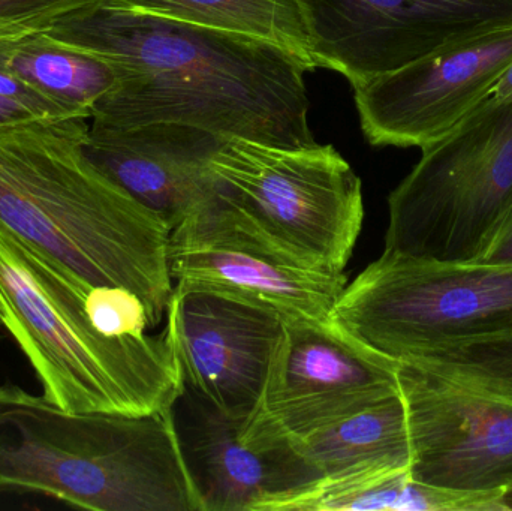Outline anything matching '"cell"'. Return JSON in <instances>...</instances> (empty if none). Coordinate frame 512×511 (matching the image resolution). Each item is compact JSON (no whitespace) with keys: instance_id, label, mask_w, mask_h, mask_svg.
I'll return each instance as SVG.
<instances>
[{"instance_id":"obj_13","label":"cell","mask_w":512,"mask_h":511,"mask_svg":"<svg viewBox=\"0 0 512 511\" xmlns=\"http://www.w3.org/2000/svg\"><path fill=\"white\" fill-rule=\"evenodd\" d=\"M177 437L203 511H273L322 474L270 423L222 413L180 386Z\"/></svg>"},{"instance_id":"obj_12","label":"cell","mask_w":512,"mask_h":511,"mask_svg":"<svg viewBox=\"0 0 512 511\" xmlns=\"http://www.w3.org/2000/svg\"><path fill=\"white\" fill-rule=\"evenodd\" d=\"M397 395V360L364 347L330 320L283 318L254 416L297 438Z\"/></svg>"},{"instance_id":"obj_10","label":"cell","mask_w":512,"mask_h":511,"mask_svg":"<svg viewBox=\"0 0 512 511\" xmlns=\"http://www.w3.org/2000/svg\"><path fill=\"white\" fill-rule=\"evenodd\" d=\"M165 317L180 386L228 416H251L282 335V315L230 291L174 282Z\"/></svg>"},{"instance_id":"obj_23","label":"cell","mask_w":512,"mask_h":511,"mask_svg":"<svg viewBox=\"0 0 512 511\" xmlns=\"http://www.w3.org/2000/svg\"><path fill=\"white\" fill-rule=\"evenodd\" d=\"M35 120L45 119L36 116L29 107L21 104L17 99L0 95V131L14 128V126L24 125V123L35 122Z\"/></svg>"},{"instance_id":"obj_21","label":"cell","mask_w":512,"mask_h":511,"mask_svg":"<svg viewBox=\"0 0 512 511\" xmlns=\"http://www.w3.org/2000/svg\"><path fill=\"white\" fill-rule=\"evenodd\" d=\"M90 0H0V36L45 30L60 15Z\"/></svg>"},{"instance_id":"obj_22","label":"cell","mask_w":512,"mask_h":511,"mask_svg":"<svg viewBox=\"0 0 512 511\" xmlns=\"http://www.w3.org/2000/svg\"><path fill=\"white\" fill-rule=\"evenodd\" d=\"M472 263L489 266H512V206L493 227Z\"/></svg>"},{"instance_id":"obj_20","label":"cell","mask_w":512,"mask_h":511,"mask_svg":"<svg viewBox=\"0 0 512 511\" xmlns=\"http://www.w3.org/2000/svg\"><path fill=\"white\" fill-rule=\"evenodd\" d=\"M87 317L108 338L147 335L152 327L143 300L122 287H92L84 299Z\"/></svg>"},{"instance_id":"obj_2","label":"cell","mask_w":512,"mask_h":511,"mask_svg":"<svg viewBox=\"0 0 512 511\" xmlns=\"http://www.w3.org/2000/svg\"><path fill=\"white\" fill-rule=\"evenodd\" d=\"M86 119L0 131V222L87 287L137 294L152 327L173 296L171 230L83 153Z\"/></svg>"},{"instance_id":"obj_14","label":"cell","mask_w":512,"mask_h":511,"mask_svg":"<svg viewBox=\"0 0 512 511\" xmlns=\"http://www.w3.org/2000/svg\"><path fill=\"white\" fill-rule=\"evenodd\" d=\"M174 282H195L276 309L283 318L328 321L348 279L307 269L240 227L221 201L174 228Z\"/></svg>"},{"instance_id":"obj_1","label":"cell","mask_w":512,"mask_h":511,"mask_svg":"<svg viewBox=\"0 0 512 511\" xmlns=\"http://www.w3.org/2000/svg\"><path fill=\"white\" fill-rule=\"evenodd\" d=\"M48 35L108 60L116 86L92 125L174 122L277 147L316 144L307 68L270 42L90 0L57 17Z\"/></svg>"},{"instance_id":"obj_24","label":"cell","mask_w":512,"mask_h":511,"mask_svg":"<svg viewBox=\"0 0 512 511\" xmlns=\"http://www.w3.org/2000/svg\"><path fill=\"white\" fill-rule=\"evenodd\" d=\"M512 99V63L505 69L502 77L490 92L489 98L486 99L487 104H504V102Z\"/></svg>"},{"instance_id":"obj_16","label":"cell","mask_w":512,"mask_h":511,"mask_svg":"<svg viewBox=\"0 0 512 511\" xmlns=\"http://www.w3.org/2000/svg\"><path fill=\"white\" fill-rule=\"evenodd\" d=\"M292 440L322 479L370 470H411L402 393Z\"/></svg>"},{"instance_id":"obj_17","label":"cell","mask_w":512,"mask_h":511,"mask_svg":"<svg viewBox=\"0 0 512 511\" xmlns=\"http://www.w3.org/2000/svg\"><path fill=\"white\" fill-rule=\"evenodd\" d=\"M0 68L75 119H92L95 105L119 80L108 60L65 44L45 30L0 38Z\"/></svg>"},{"instance_id":"obj_9","label":"cell","mask_w":512,"mask_h":511,"mask_svg":"<svg viewBox=\"0 0 512 511\" xmlns=\"http://www.w3.org/2000/svg\"><path fill=\"white\" fill-rule=\"evenodd\" d=\"M511 63L512 20L451 39L352 86L361 131L373 146L426 149L489 98Z\"/></svg>"},{"instance_id":"obj_7","label":"cell","mask_w":512,"mask_h":511,"mask_svg":"<svg viewBox=\"0 0 512 511\" xmlns=\"http://www.w3.org/2000/svg\"><path fill=\"white\" fill-rule=\"evenodd\" d=\"M421 152L388 197L384 252L472 263L512 206V99L484 101Z\"/></svg>"},{"instance_id":"obj_15","label":"cell","mask_w":512,"mask_h":511,"mask_svg":"<svg viewBox=\"0 0 512 511\" xmlns=\"http://www.w3.org/2000/svg\"><path fill=\"white\" fill-rule=\"evenodd\" d=\"M225 137L174 122L135 126L92 125L86 158L170 228L218 200L210 167Z\"/></svg>"},{"instance_id":"obj_8","label":"cell","mask_w":512,"mask_h":511,"mask_svg":"<svg viewBox=\"0 0 512 511\" xmlns=\"http://www.w3.org/2000/svg\"><path fill=\"white\" fill-rule=\"evenodd\" d=\"M330 323L397 362L451 342L512 333V266L384 252L346 284Z\"/></svg>"},{"instance_id":"obj_11","label":"cell","mask_w":512,"mask_h":511,"mask_svg":"<svg viewBox=\"0 0 512 511\" xmlns=\"http://www.w3.org/2000/svg\"><path fill=\"white\" fill-rule=\"evenodd\" d=\"M318 68L351 86L512 20V0H297Z\"/></svg>"},{"instance_id":"obj_19","label":"cell","mask_w":512,"mask_h":511,"mask_svg":"<svg viewBox=\"0 0 512 511\" xmlns=\"http://www.w3.org/2000/svg\"><path fill=\"white\" fill-rule=\"evenodd\" d=\"M132 11L270 42L319 69L297 0H113Z\"/></svg>"},{"instance_id":"obj_5","label":"cell","mask_w":512,"mask_h":511,"mask_svg":"<svg viewBox=\"0 0 512 511\" xmlns=\"http://www.w3.org/2000/svg\"><path fill=\"white\" fill-rule=\"evenodd\" d=\"M411 477L436 488H512V333L477 336L399 362Z\"/></svg>"},{"instance_id":"obj_26","label":"cell","mask_w":512,"mask_h":511,"mask_svg":"<svg viewBox=\"0 0 512 511\" xmlns=\"http://www.w3.org/2000/svg\"><path fill=\"white\" fill-rule=\"evenodd\" d=\"M0 38H6V36H0Z\"/></svg>"},{"instance_id":"obj_27","label":"cell","mask_w":512,"mask_h":511,"mask_svg":"<svg viewBox=\"0 0 512 511\" xmlns=\"http://www.w3.org/2000/svg\"><path fill=\"white\" fill-rule=\"evenodd\" d=\"M0 329H2V327H0Z\"/></svg>"},{"instance_id":"obj_6","label":"cell","mask_w":512,"mask_h":511,"mask_svg":"<svg viewBox=\"0 0 512 511\" xmlns=\"http://www.w3.org/2000/svg\"><path fill=\"white\" fill-rule=\"evenodd\" d=\"M210 167L240 227L300 266L343 273L363 227V183L331 144L225 138Z\"/></svg>"},{"instance_id":"obj_4","label":"cell","mask_w":512,"mask_h":511,"mask_svg":"<svg viewBox=\"0 0 512 511\" xmlns=\"http://www.w3.org/2000/svg\"><path fill=\"white\" fill-rule=\"evenodd\" d=\"M90 288L0 222V327L29 360L42 396L69 413L171 407L180 377L164 335H102L84 308Z\"/></svg>"},{"instance_id":"obj_18","label":"cell","mask_w":512,"mask_h":511,"mask_svg":"<svg viewBox=\"0 0 512 511\" xmlns=\"http://www.w3.org/2000/svg\"><path fill=\"white\" fill-rule=\"evenodd\" d=\"M501 495L436 488L411 470H370L321 479L273 511H499Z\"/></svg>"},{"instance_id":"obj_3","label":"cell","mask_w":512,"mask_h":511,"mask_svg":"<svg viewBox=\"0 0 512 511\" xmlns=\"http://www.w3.org/2000/svg\"><path fill=\"white\" fill-rule=\"evenodd\" d=\"M96 511H203L173 405L153 413H69L0 384V494Z\"/></svg>"},{"instance_id":"obj_25","label":"cell","mask_w":512,"mask_h":511,"mask_svg":"<svg viewBox=\"0 0 512 511\" xmlns=\"http://www.w3.org/2000/svg\"><path fill=\"white\" fill-rule=\"evenodd\" d=\"M502 510L504 511H512V488L507 489V491L502 494L501 497Z\"/></svg>"}]
</instances>
